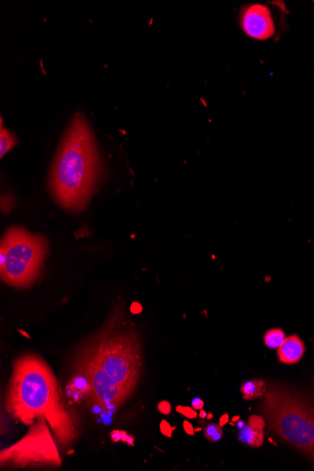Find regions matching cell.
<instances>
[{
    "instance_id": "1",
    "label": "cell",
    "mask_w": 314,
    "mask_h": 471,
    "mask_svg": "<svg viewBox=\"0 0 314 471\" xmlns=\"http://www.w3.org/2000/svg\"><path fill=\"white\" fill-rule=\"evenodd\" d=\"M6 411L25 425L46 417L59 445L66 448L78 432L61 401L59 385L49 364L39 355H21L13 363V373L5 396Z\"/></svg>"
},
{
    "instance_id": "2",
    "label": "cell",
    "mask_w": 314,
    "mask_h": 471,
    "mask_svg": "<svg viewBox=\"0 0 314 471\" xmlns=\"http://www.w3.org/2000/svg\"><path fill=\"white\" fill-rule=\"evenodd\" d=\"M102 173L96 139L83 114H76L59 146L50 191L62 208L78 213L87 206Z\"/></svg>"
},
{
    "instance_id": "3",
    "label": "cell",
    "mask_w": 314,
    "mask_h": 471,
    "mask_svg": "<svg viewBox=\"0 0 314 471\" xmlns=\"http://www.w3.org/2000/svg\"><path fill=\"white\" fill-rule=\"evenodd\" d=\"M271 432L314 463V397L280 384L268 386L259 405Z\"/></svg>"
},
{
    "instance_id": "4",
    "label": "cell",
    "mask_w": 314,
    "mask_h": 471,
    "mask_svg": "<svg viewBox=\"0 0 314 471\" xmlns=\"http://www.w3.org/2000/svg\"><path fill=\"white\" fill-rule=\"evenodd\" d=\"M130 395L141 376V345L138 334L121 323L120 316L109 321L86 350Z\"/></svg>"
},
{
    "instance_id": "5",
    "label": "cell",
    "mask_w": 314,
    "mask_h": 471,
    "mask_svg": "<svg viewBox=\"0 0 314 471\" xmlns=\"http://www.w3.org/2000/svg\"><path fill=\"white\" fill-rule=\"evenodd\" d=\"M47 253V242L20 227L10 228L1 240V280L16 288H28L37 280Z\"/></svg>"
},
{
    "instance_id": "6",
    "label": "cell",
    "mask_w": 314,
    "mask_h": 471,
    "mask_svg": "<svg viewBox=\"0 0 314 471\" xmlns=\"http://www.w3.org/2000/svg\"><path fill=\"white\" fill-rule=\"evenodd\" d=\"M49 425L46 417H40L22 440L2 450L0 452L2 469L61 467V458Z\"/></svg>"
},
{
    "instance_id": "7",
    "label": "cell",
    "mask_w": 314,
    "mask_h": 471,
    "mask_svg": "<svg viewBox=\"0 0 314 471\" xmlns=\"http://www.w3.org/2000/svg\"><path fill=\"white\" fill-rule=\"evenodd\" d=\"M78 365L80 375L87 379L91 401L103 410H111L123 404L128 394L86 352Z\"/></svg>"
},
{
    "instance_id": "8",
    "label": "cell",
    "mask_w": 314,
    "mask_h": 471,
    "mask_svg": "<svg viewBox=\"0 0 314 471\" xmlns=\"http://www.w3.org/2000/svg\"><path fill=\"white\" fill-rule=\"evenodd\" d=\"M241 26L248 36L265 41L274 36L275 29L270 10L265 6H248L241 14Z\"/></svg>"
},
{
    "instance_id": "9",
    "label": "cell",
    "mask_w": 314,
    "mask_h": 471,
    "mask_svg": "<svg viewBox=\"0 0 314 471\" xmlns=\"http://www.w3.org/2000/svg\"><path fill=\"white\" fill-rule=\"evenodd\" d=\"M265 427V419L258 415H253L248 419L247 425L240 429L238 440L245 445L253 447V448H260L263 444Z\"/></svg>"
},
{
    "instance_id": "10",
    "label": "cell",
    "mask_w": 314,
    "mask_h": 471,
    "mask_svg": "<svg viewBox=\"0 0 314 471\" xmlns=\"http://www.w3.org/2000/svg\"><path fill=\"white\" fill-rule=\"evenodd\" d=\"M306 351L303 342L298 335L287 337L278 348V357L284 364H296L301 360Z\"/></svg>"
},
{
    "instance_id": "11",
    "label": "cell",
    "mask_w": 314,
    "mask_h": 471,
    "mask_svg": "<svg viewBox=\"0 0 314 471\" xmlns=\"http://www.w3.org/2000/svg\"><path fill=\"white\" fill-rule=\"evenodd\" d=\"M266 390H268V384L263 379H250V380L245 381L241 385L243 398L245 401H253V400L263 398L265 396Z\"/></svg>"
},
{
    "instance_id": "12",
    "label": "cell",
    "mask_w": 314,
    "mask_h": 471,
    "mask_svg": "<svg viewBox=\"0 0 314 471\" xmlns=\"http://www.w3.org/2000/svg\"><path fill=\"white\" fill-rule=\"evenodd\" d=\"M285 339L286 335L283 330L280 328H272L265 333L263 342L268 348L275 349L280 348Z\"/></svg>"
},
{
    "instance_id": "13",
    "label": "cell",
    "mask_w": 314,
    "mask_h": 471,
    "mask_svg": "<svg viewBox=\"0 0 314 471\" xmlns=\"http://www.w3.org/2000/svg\"><path fill=\"white\" fill-rule=\"evenodd\" d=\"M1 123V131H0V156H4L9 151L13 149L17 144V139L13 133L3 128Z\"/></svg>"
},
{
    "instance_id": "14",
    "label": "cell",
    "mask_w": 314,
    "mask_h": 471,
    "mask_svg": "<svg viewBox=\"0 0 314 471\" xmlns=\"http://www.w3.org/2000/svg\"><path fill=\"white\" fill-rule=\"evenodd\" d=\"M204 437L207 438V440L211 441V442H216L221 440L223 437V430L218 423H209L208 425L204 428Z\"/></svg>"
},
{
    "instance_id": "15",
    "label": "cell",
    "mask_w": 314,
    "mask_h": 471,
    "mask_svg": "<svg viewBox=\"0 0 314 471\" xmlns=\"http://www.w3.org/2000/svg\"><path fill=\"white\" fill-rule=\"evenodd\" d=\"M177 411L178 412H181L185 416L188 417H197V413L195 412L192 408L189 407H177Z\"/></svg>"
},
{
    "instance_id": "16",
    "label": "cell",
    "mask_w": 314,
    "mask_h": 471,
    "mask_svg": "<svg viewBox=\"0 0 314 471\" xmlns=\"http://www.w3.org/2000/svg\"><path fill=\"white\" fill-rule=\"evenodd\" d=\"M159 410L161 411L162 413L164 414H168L171 412V405L168 404V402H160L158 405Z\"/></svg>"
},
{
    "instance_id": "17",
    "label": "cell",
    "mask_w": 314,
    "mask_h": 471,
    "mask_svg": "<svg viewBox=\"0 0 314 471\" xmlns=\"http://www.w3.org/2000/svg\"><path fill=\"white\" fill-rule=\"evenodd\" d=\"M192 405H193L194 410H203V400L198 398L194 399L193 402H192Z\"/></svg>"
},
{
    "instance_id": "18",
    "label": "cell",
    "mask_w": 314,
    "mask_h": 471,
    "mask_svg": "<svg viewBox=\"0 0 314 471\" xmlns=\"http://www.w3.org/2000/svg\"><path fill=\"white\" fill-rule=\"evenodd\" d=\"M162 425L165 426V428L161 426L163 434L171 435V434H173V429H171L170 425H168V423L166 422H163Z\"/></svg>"
},
{
    "instance_id": "19",
    "label": "cell",
    "mask_w": 314,
    "mask_h": 471,
    "mask_svg": "<svg viewBox=\"0 0 314 471\" xmlns=\"http://www.w3.org/2000/svg\"><path fill=\"white\" fill-rule=\"evenodd\" d=\"M121 435H123V432L114 431L112 432L111 437L113 438L114 441L121 440Z\"/></svg>"
},
{
    "instance_id": "20",
    "label": "cell",
    "mask_w": 314,
    "mask_h": 471,
    "mask_svg": "<svg viewBox=\"0 0 314 471\" xmlns=\"http://www.w3.org/2000/svg\"><path fill=\"white\" fill-rule=\"evenodd\" d=\"M185 429L186 432H188V434L193 435L194 434V429L192 427V425L191 423L188 422H185Z\"/></svg>"
}]
</instances>
